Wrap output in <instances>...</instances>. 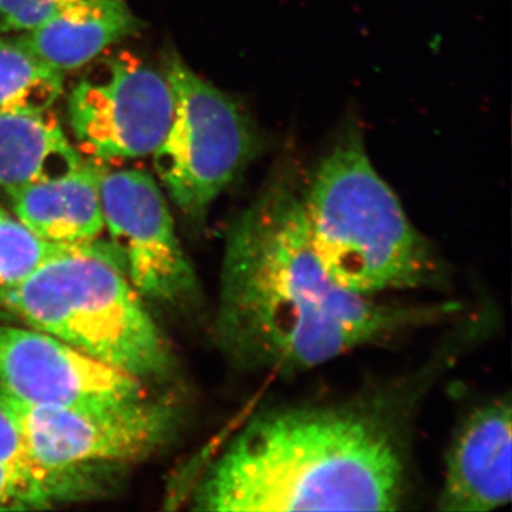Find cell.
<instances>
[{"instance_id": "obj_1", "label": "cell", "mask_w": 512, "mask_h": 512, "mask_svg": "<svg viewBox=\"0 0 512 512\" xmlns=\"http://www.w3.org/2000/svg\"><path fill=\"white\" fill-rule=\"evenodd\" d=\"M458 311L456 303L380 302L336 284L313 249L302 197L288 181L269 184L229 225L215 336L239 369L299 375Z\"/></svg>"}, {"instance_id": "obj_2", "label": "cell", "mask_w": 512, "mask_h": 512, "mask_svg": "<svg viewBox=\"0 0 512 512\" xmlns=\"http://www.w3.org/2000/svg\"><path fill=\"white\" fill-rule=\"evenodd\" d=\"M409 490L392 400L276 407L229 441L192 491L195 511H397Z\"/></svg>"}, {"instance_id": "obj_3", "label": "cell", "mask_w": 512, "mask_h": 512, "mask_svg": "<svg viewBox=\"0 0 512 512\" xmlns=\"http://www.w3.org/2000/svg\"><path fill=\"white\" fill-rule=\"evenodd\" d=\"M302 202L313 249L342 288L363 296L444 288L443 259L410 222L356 134L323 158Z\"/></svg>"}, {"instance_id": "obj_4", "label": "cell", "mask_w": 512, "mask_h": 512, "mask_svg": "<svg viewBox=\"0 0 512 512\" xmlns=\"http://www.w3.org/2000/svg\"><path fill=\"white\" fill-rule=\"evenodd\" d=\"M0 309L137 379L173 370L170 346L109 242L74 244L0 293Z\"/></svg>"}, {"instance_id": "obj_5", "label": "cell", "mask_w": 512, "mask_h": 512, "mask_svg": "<svg viewBox=\"0 0 512 512\" xmlns=\"http://www.w3.org/2000/svg\"><path fill=\"white\" fill-rule=\"evenodd\" d=\"M164 73L174 111L167 134L151 154L154 170L178 210L191 222H201L254 160L261 138L237 101L192 72L180 56H167Z\"/></svg>"}, {"instance_id": "obj_6", "label": "cell", "mask_w": 512, "mask_h": 512, "mask_svg": "<svg viewBox=\"0 0 512 512\" xmlns=\"http://www.w3.org/2000/svg\"><path fill=\"white\" fill-rule=\"evenodd\" d=\"M0 406L22 434L30 457L46 468L119 467L171 440L178 413L146 396L80 406H35L0 392Z\"/></svg>"}, {"instance_id": "obj_7", "label": "cell", "mask_w": 512, "mask_h": 512, "mask_svg": "<svg viewBox=\"0 0 512 512\" xmlns=\"http://www.w3.org/2000/svg\"><path fill=\"white\" fill-rule=\"evenodd\" d=\"M167 76L130 52L97 57L70 92L77 151L106 164L151 156L173 119Z\"/></svg>"}, {"instance_id": "obj_8", "label": "cell", "mask_w": 512, "mask_h": 512, "mask_svg": "<svg viewBox=\"0 0 512 512\" xmlns=\"http://www.w3.org/2000/svg\"><path fill=\"white\" fill-rule=\"evenodd\" d=\"M101 210L111 248L143 298L185 305L198 298V281L153 175L137 168L103 170Z\"/></svg>"}, {"instance_id": "obj_9", "label": "cell", "mask_w": 512, "mask_h": 512, "mask_svg": "<svg viewBox=\"0 0 512 512\" xmlns=\"http://www.w3.org/2000/svg\"><path fill=\"white\" fill-rule=\"evenodd\" d=\"M0 392L35 406L143 396V380L32 328L0 322Z\"/></svg>"}, {"instance_id": "obj_10", "label": "cell", "mask_w": 512, "mask_h": 512, "mask_svg": "<svg viewBox=\"0 0 512 512\" xmlns=\"http://www.w3.org/2000/svg\"><path fill=\"white\" fill-rule=\"evenodd\" d=\"M510 396L477 407L461 424L446 457L441 511L490 512L512 498Z\"/></svg>"}, {"instance_id": "obj_11", "label": "cell", "mask_w": 512, "mask_h": 512, "mask_svg": "<svg viewBox=\"0 0 512 512\" xmlns=\"http://www.w3.org/2000/svg\"><path fill=\"white\" fill-rule=\"evenodd\" d=\"M103 168L83 163L52 180L6 192L18 221L56 244H83L104 231L100 177Z\"/></svg>"}, {"instance_id": "obj_12", "label": "cell", "mask_w": 512, "mask_h": 512, "mask_svg": "<svg viewBox=\"0 0 512 512\" xmlns=\"http://www.w3.org/2000/svg\"><path fill=\"white\" fill-rule=\"evenodd\" d=\"M140 25L126 0H93L57 13L19 36L37 56L64 73L94 62L110 46L136 35Z\"/></svg>"}, {"instance_id": "obj_13", "label": "cell", "mask_w": 512, "mask_h": 512, "mask_svg": "<svg viewBox=\"0 0 512 512\" xmlns=\"http://www.w3.org/2000/svg\"><path fill=\"white\" fill-rule=\"evenodd\" d=\"M83 163L50 110L0 111V188L52 180Z\"/></svg>"}, {"instance_id": "obj_14", "label": "cell", "mask_w": 512, "mask_h": 512, "mask_svg": "<svg viewBox=\"0 0 512 512\" xmlns=\"http://www.w3.org/2000/svg\"><path fill=\"white\" fill-rule=\"evenodd\" d=\"M110 466L46 468L0 463V511L49 510L109 490Z\"/></svg>"}, {"instance_id": "obj_15", "label": "cell", "mask_w": 512, "mask_h": 512, "mask_svg": "<svg viewBox=\"0 0 512 512\" xmlns=\"http://www.w3.org/2000/svg\"><path fill=\"white\" fill-rule=\"evenodd\" d=\"M62 93L60 70L37 56L20 36H0V111H47Z\"/></svg>"}, {"instance_id": "obj_16", "label": "cell", "mask_w": 512, "mask_h": 512, "mask_svg": "<svg viewBox=\"0 0 512 512\" xmlns=\"http://www.w3.org/2000/svg\"><path fill=\"white\" fill-rule=\"evenodd\" d=\"M73 245L46 241L10 217L0 221V293L22 284Z\"/></svg>"}, {"instance_id": "obj_17", "label": "cell", "mask_w": 512, "mask_h": 512, "mask_svg": "<svg viewBox=\"0 0 512 512\" xmlns=\"http://www.w3.org/2000/svg\"><path fill=\"white\" fill-rule=\"evenodd\" d=\"M93 0H0V25L5 32L36 28L57 13Z\"/></svg>"}, {"instance_id": "obj_18", "label": "cell", "mask_w": 512, "mask_h": 512, "mask_svg": "<svg viewBox=\"0 0 512 512\" xmlns=\"http://www.w3.org/2000/svg\"><path fill=\"white\" fill-rule=\"evenodd\" d=\"M0 463L18 466H39L30 457L22 434L0 406ZM42 467V466H40Z\"/></svg>"}, {"instance_id": "obj_19", "label": "cell", "mask_w": 512, "mask_h": 512, "mask_svg": "<svg viewBox=\"0 0 512 512\" xmlns=\"http://www.w3.org/2000/svg\"><path fill=\"white\" fill-rule=\"evenodd\" d=\"M9 319L10 316L8 315V313H5L2 311V309H0V322H8Z\"/></svg>"}, {"instance_id": "obj_20", "label": "cell", "mask_w": 512, "mask_h": 512, "mask_svg": "<svg viewBox=\"0 0 512 512\" xmlns=\"http://www.w3.org/2000/svg\"><path fill=\"white\" fill-rule=\"evenodd\" d=\"M9 214L5 210H3L2 207H0V221L5 220V218H8Z\"/></svg>"}]
</instances>
